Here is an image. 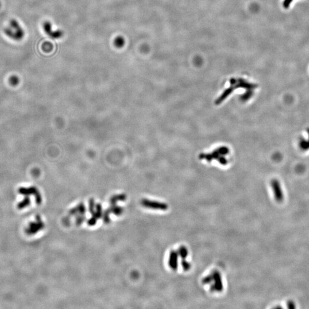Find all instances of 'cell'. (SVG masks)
Returning <instances> with one entry per match:
<instances>
[{"label":"cell","instance_id":"1","mask_svg":"<svg viewBox=\"0 0 309 309\" xmlns=\"http://www.w3.org/2000/svg\"><path fill=\"white\" fill-rule=\"evenodd\" d=\"M4 33L7 37L15 41L21 40L25 36L24 29L15 19L11 20L9 26L4 29Z\"/></svg>","mask_w":309,"mask_h":309},{"label":"cell","instance_id":"2","mask_svg":"<svg viewBox=\"0 0 309 309\" xmlns=\"http://www.w3.org/2000/svg\"><path fill=\"white\" fill-rule=\"evenodd\" d=\"M18 192L20 194L24 195H33L36 199V203L38 205H40L43 201L42 195L41 194L40 191L36 187H21L18 190Z\"/></svg>","mask_w":309,"mask_h":309},{"label":"cell","instance_id":"3","mask_svg":"<svg viewBox=\"0 0 309 309\" xmlns=\"http://www.w3.org/2000/svg\"><path fill=\"white\" fill-rule=\"evenodd\" d=\"M141 204L146 208L157 210L165 211L168 208V205L166 203L158 201H151L147 199H143V200H141Z\"/></svg>","mask_w":309,"mask_h":309},{"label":"cell","instance_id":"4","mask_svg":"<svg viewBox=\"0 0 309 309\" xmlns=\"http://www.w3.org/2000/svg\"><path fill=\"white\" fill-rule=\"evenodd\" d=\"M44 223L39 216L36 217L35 221L29 224L26 230V232L28 234H35L39 232L40 230H43L44 228Z\"/></svg>","mask_w":309,"mask_h":309},{"label":"cell","instance_id":"5","mask_svg":"<svg viewBox=\"0 0 309 309\" xmlns=\"http://www.w3.org/2000/svg\"><path fill=\"white\" fill-rule=\"evenodd\" d=\"M211 274L214 282V284L211 287V291L221 292L223 290V285L220 274L218 271H214Z\"/></svg>","mask_w":309,"mask_h":309},{"label":"cell","instance_id":"6","mask_svg":"<svg viewBox=\"0 0 309 309\" xmlns=\"http://www.w3.org/2000/svg\"><path fill=\"white\" fill-rule=\"evenodd\" d=\"M271 186L276 201L279 203L282 202L284 200V196L280 183L277 180H273L271 182Z\"/></svg>","mask_w":309,"mask_h":309},{"label":"cell","instance_id":"7","mask_svg":"<svg viewBox=\"0 0 309 309\" xmlns=\"http://www.w3.org/2000/svg\"><path fill=\"white\" fill-rule=\"evenodd\" d=\"M44 32L47 33L48 36L53 39H56L60 38L62 36V33L61 30H56L53 31L52 26L50 22L46 21L44 23Z\"/></svg>","mask_w":309,"mask_h":309},{"label":"cell","instance_id":"8","mask_svg":"<svg viewBox=\"0 0 309 309\" xmlns=\"http://www.w3.org/2000/svg\"><path fill=\"white\" fill-rule=\"evenodd\" d=\"M178 253L175 251H171L169 254L168 265L173 270H176L178 267Z\"/></svg>","mask_w":309,"mask_h":309},{"label":"cell","instance_id":"9","mask_svg":"<svg viewBox=\"0 0 309 309\" xmlns=\"http://www.w3.org/2000/svg\"><path fill=\"white\" fill-rule=\"evenodd\" d=\"M107 210L110 214H113L116 215L118 216L122 215L124 211V210L122 207L119 206V205H116V204L112 205L110 207H109Z\"/></svg>","mask_w":309,"mask_h":309},{"label":"cell","instance_id":"10","mask_svg":"<svg viewBox=\"0 0 309 309\" xmlns=\"http://www.w3.org/2000/svg\"><path fill=\"white\" fill-rule=\"evenodd\" d=\"M126 199H127V195L124 194L115 195L112 196L109 199V202L111 203V205H115L118 201H125Z\"/></svg>","mask_w":309,"mask_h":309},{"label":"cell","instance_id":"11","mask_svg":"<svg viewBox=\"0 0 309 309\" xmlns=\"http://www.w3.org/2000/svg\"><path fill=\"white\" fill-rule=\"evenodd\" d=\"M96 210L95 211L94 214H92V215L94 216L95 218H96L97 219H100L102 218L103 216V209H102V205L100 203H97L95 206Z\"/></svg>","mask_w":309,"mask_h":309},{"label":"cell","instance_id":"12","mask_svg":"<svg viewBox=\"0 0 309 309\" xmlns=\"http://www.w3.org/2000/svg\"><path fill=\"white\" fill-rule=\"evenodd\" d=\"M177 252L178 253L179 256H180L182 259H186L187 258V256L188 255V251L187 248L183 246L180 247V248L178 249V251Z\"/></svg>","mask_w":309,"mask_h":309},{"label":"cell","instance_id":"13","mask_svg":"<svg viewBox=\"0 0 309 309\" xmlns=\"http://www.w3.org/2000/svg\"><path fill=\"white\" fill-rule=\"evenodd\" d=\"M30 203V198H29V196H25L24 199L22 201H21L20 203H19V204L18 205V208L19 209H24L25 207L29 206Z\"/></svg>","mask_w":309,"mask_h":309},{"label":"cell","instance_id":"14","mask_svg":"<svg viewBox=\"0 0 309 309\" xmlns=\"http://www.w3.org/2000/svg\"><path fill=\"white\" fill-rule=\"evenodd\" d=\"M114 44H115L116 47L120 48H122L124 45L125 41L122 37L119 36L115 39Z\"/></svg>","mask_w":309,"mask_h":309},{"label":"cell","instance_id":"15","mask_svg":"<svg viewBox=\"0 0 309 309\" xmlns=\"http://www.w3.org/2000/svg\"><path fill=\"white\" fill-rule=\"evenodd\" d=\"M109 215H110V213L108 212L107 210H105L103 212L102 218L103 219L104 223H105V224H108V223H110V222H111V219L109 218Z\"/></svg>","mask_w":309,"mask_h":309},{"label":"cell","instance_id":"16","mask_svg":"<svg viewBox=\"0 0 309 309\" xmlns=\"http://www.w3.org/2000/svg\"><path fill=\"white\" fill-rule=\"evenodd\" d=\"M181 265H182V266L183 267V269L187 271H188L190 270L191 269V265L190 263L188 262V261H187L186 259H183L181 262Z\"/></svg>","mask_w":309,"mask_h":309},{"label":"cell","instance_id":"17","mask_svg":"<svg viewBox=\"0 0 309 309\" xmlns=\"http://www.w3.org/2000/svg\"><path fill=\"white\" fill-rule=\"evenodd\" d=\"M77 206L78 209H79V215H84L85 214V212H86V207H85V205H84V204L83 203H80L79 205H77Z\"/></svg>","mask_w":309,"mask_h":309},{"label":"cell","instance_id":"18","mask_svg":"<svg viewBox=\"0 0 309 309\" xmlns=\"http://www.w3.org/2000/svg\"><path fill=\"white\" fill-rule=\"evenodd\" d=\"M95 201L93 198L90 199L89 201V211L91 214H93L95 211Z\"/></svg>","mask_w":309,"mask_h":309},{"label":"cell","instance_id":"19","mask_svg":"<svg viewBox=\"0 0 309 309\" xmlns=\"http://www.w3.org/2000/svg\"><path fill=\"white\" fill-rule=\"evenodd\" d=\"M212 282H213V278H212V274L209 275L206 277H205L202 280L203 284H210Z\"/></svg>","mask_w":309,"mask_h":309},{"label":"cell","instance_id":"20","mask_svg":"<svg viewBox=\"0 0 309 309\" xmlns=\"http://www.w3.org/2000/svg\"><path fill=\"white\" fill-rule=\"evenodd\" d=\"M86 218L85 216L84 215H78V216L76 218V224L77 225H80L81 224L84 222V221L85 220Z\"/></svg>","mask_w":309,"mask_h":309},{"label":"cell","instance_id":"21","mask_svg":"<svg viewBox=\"0 0 309 309\" xmlns=\"http://www.w3.org/2000/svg\"><path fill=\"white\" fill-rule=\"evenodd\" d=\"M97 219L96 218H95V216L93 215H92V217L90 218V219L88 220L87 222V223L90 226H93L94 225H95L96 223H97Z\"/></svg>","mask_w":309,"mask_h":309},{"label":"cell","instance_id":"22","mask_svg":"<svg viewBox=\"0 0 309 309\" xmlns=\"http://www.w3.org/2000/svg\"><path fill=\"white\" fill-rule=\"evenodd\" d=\"M9 81L12 85H16L19 83V79L17 76H13L10 78Z\"/></svg>","mask_w":309,"mask_h":309},{"label":"cell","instance_id":"23","mask_svg":"<svg viewBox=\"0 0 309 309\" xmlns=\"http://www.w3.org/2000/svg\"><path fill=\"white\" fill-rule=\"evenodd\" d=\"M287 306H288V309H295L296 307L294 302L293 301H288Z\"/></svg>","mask_w":309,"mask_h":309}]
</instances>
